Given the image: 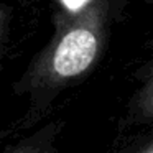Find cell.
<instances>
[{
  "label": "cell",
  "mask_w": 153,
  "mask_h": 153,
  "mask_svg": "<svg viewBox=\"0 0 153 153\" xmlns=\"http://www.w3.org/2000/svg\"><path fill=\"white\" fill-rule=\"evenodd\" d=\"M114 0H91L76 12H63L51 43L25 73L15 89L40 99L81 77L104 45Z\"/></svg>",
  "instance_id": "cell-1"
},
{
  "label": "cell",
  "mask_w": 153,
  "mask_h": 153,
  "mask_svg": "<svg viewBox=\"0 0 153 153\" xmlns=\"http://www.w3.org/2000/svg\"><path fill=\"white\" fill-rule=\"evenodd\" d=\"M54 127L50 125L48 128L41 130L36 137L25 140L23 143L8 148L5 153H53V140H54Z\"/></svg>",
  "instance_id": "cell-3"
},
{
  "label": "cell",
  "mask_w": 153,
  "mask_h": 153,
  "mask_svg": "<svg viewBox=\"0 0 153 153\" xmlns=\"http://www.w3.org/2000/svg\"><path fill=\"white\" fill-rule=\"evenodd\" d=\"M63 4L64 12H76L79 8H82L86 4H89L91 0H59Z\"/></svg>",
  "instance_id": "cell-4"
},
{
  "label": "cell",
  "mask_w": 153,
  "mask_h": 153,
  "mask_svg": "<svg viewBox=\"0 0 153 153\" xmlns=\"http://www.w3.org/2000/svg\"><path fill=\"white\" fill-rule=\"evenodd\" d=\"M127 119L133 125L153 122V63L146 68L145 79L130 100Z\"/></svg>",
  "instance_id": "cell-2"
},
{
  "label": "cell",
  "mask_w": 153,
  "mask_h": 153,
  "mask_svg": "<svg viewBox=\"0 0 153 153\" xmlns=\"http://www.w3.org/2000/svg\"><path fill=\"white\" fill-rule=\"evenodd\" d=\"M130 153H153V137H152V138H148L146 142H143L140 146L133 148Z\"/></svg>",
  "instance_id": "cell-5"
}]
</instances>
